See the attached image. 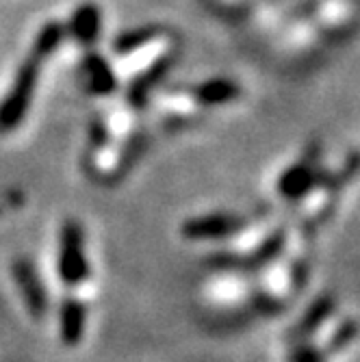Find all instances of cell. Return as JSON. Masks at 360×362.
Segmentation results:
<instances>
[{
    "label": "cell",
    "instance_id": "1",
    "mask_svg": "<svg viewBox=\"0 0 360 362\" xmlns=\"http://www.w3.org/2000/svg\"><path fill=\"white\" fill-rule=\"evenodd\" d=\"M57 269L63 284L81 286L89 278V260L85 250V235L79 223L68 221L61 228L59 237V256H57Z\"/></svg>",
    "mask_w": 360,
    "mask_h": 362
},
{
    "label": "cell",
    "instance_id": "2",
    "mask_svg": "<svg viewBox=\"0 0 360 362\" xmlns=\"http://www.w3.org/2000/svg\"><path fill=\"white\" fill-rule=\"evenodd\" d=\"M243 219L231 213H209L185 221L182 235L191 241H219L239 233Z\"/></svg>",
    "mask_w": 360,
    "mask_h": 362
},
{
    "label": "cell",
    "instance_id": "3",
    "mask_svg": "<svg viewBox=\"0 0 360 362\" xmlns=\"http://www.w3.org/2000/svg\"><path fill=\"white\" fill-rule=\"evenodd\" d=\"M33 83H35V65H26L18 78L13 93L5 100L3 109H0V128H11L22 117L26 103H28V95L33 91Z\"/></svg>",
    "mask_w": 360,
    "mask_h": 362
},
{
    "label": "cell",
    "instance_id": "4",
    "mask_svg": "<svg viewBox=\"0 0 360 362\" xmlns=\"http://www.w3.org/2000/svg\"><path fill=\"white\" fill-rule=\"evenodd\" d=\"M87 306L83 300H65L59 310V337L65 345H79L85 337Z\"/></svg>",
    "mask_w": 360,
    "mask_h": 362
},
{
    "label": "cell",
    "instance_id": "5",
    "mask_svg": "<svg viewBox=\"0 0 360 362\" xmlns=\"http://www.w3.org/2000/svg\"><path fill=\"white\" fill-rule=\"evenodd\" d=\"M16 276H18L20 293H22L24 302L28 304V308L35 315H42L46 298H44V284H42L37 272L28 267L26 262H20V265H16Z\"/></svg>",
    "mask_w": 360,
    "mask_h": 362
},
{
    "label": "cell",
    "instance_id": "6",
    "mask_svg": "<svg viewBox=\"0 0 360 362\" xmlns=\"http://www.w3.org/2000/svg\"><path fill=\"white\" fill-rule=\"evenodd\" d=\"M313 187H315V174L306 165H296L289 172H284L278 185L282 197H286V200H298V197L306 195V191H310Z\"/></svg>",
    "mask_w": 360,
    "mask_h": 362
},
{
    "label": "cell",
    "instance_id": "7",
    "mask_svg": "<svg viewBox=\"0 0 360 362\" xmlns=\"http://www.w3.org/2000/svg\"><path fill=\"white\" fill-rule=\"evenodd\" d=\"M235 93H237L235 87L223 83V81H215V83L202 87V91H200L202 100H207V103H223V100H228V98H233Z\"/></svg>",
    "mask_w": 360,
    "mask_h": 362
},
{
    "label": "cell",
    "instance_id": "8",
    "mask_svg": "<svg viewBox=\"0 0 360 362\" xmlns=\"http://www.w3.org/2000/svg\"><path fill=\"white\" fill-rule=\"evenodd\" d=\"M76 28H79V40H85V42H89V40H93L91 35L95 33V28H98V16H95V11L93 9H83L79 16H76Z\"/></svg>",
    "mask_w": 360,
    "mask_h": 362
}]
</instances>
